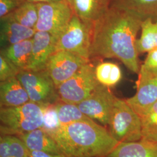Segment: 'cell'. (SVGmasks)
Wrapping results in <instances>:
<instances>
[{"mask_svg":"<svg viewBox=\"0 0 157 157\" xmlns=\"http://www.w3.org/2000/svg\"><path fill=\"white\" fill-rule=\"evenodd\" d=\"M157 76V47L148 52L145 61L140 65L136 84Z\"/></svg>","mask_w":157,"mask_h":157,"instance_id":"obj_26","label":"cell"},{"mask_svg":"<svg viewBox=\"0 0 157 157\" xmlns=\"http://www.w3.org/2000/svg\"><path fill=\"white\" fill-rule=\"evenodd\" d=\"M55 107L61 126L90 118L80 111L77 104L59 100Z\"/></svg>","mask_w":157,"mask_h":157,"instance_id":"obj_25","label":"cell"},{"mask_svg":"<svg viewBox=\"0 0 157 157\" xmlns=\"http://www.w3.org/2000/svg\"><path fill=\"white\" fill-rule=\"evenodd\" d=\"M90 61L72 52L56 51L50 57L45 70L58 87Z\"/></svg>","mask_w":157,"mask_h":157,"instance_id":"obj_10","label":"cell"},{"mask_svg":"<svg viewBox=\"0 0 157 157\" xmlns=\"http://www.w3.org/2000/svg\"><path fill=\"white\" fill-rule=\"evenodd\" d=\"M95 67L91 61L81 67L72 78L58 87L60 100L78 104L88 98L100 84L96 78Z\"/></svg>","mask_w":157,"mask_h":157,"instance_id":"obj_5","label":"cell"},{"mask_svg":"<svg viewBox=\"0 0 157 157\" xmlns=\"http://www.w3.org/2000/svg\"><path fill=\"white\" fill-rule=\"evenodd\" d=\"M28 1L33 2L34 3H44V2H57L63 0H28Z\"/></svg>","mask_w":157,"mask_h":157,"instance_id":"obj_31","label":"cell"},{"mask_svg":"<svg viewBox=\"0 0 157 157\" xmlns=\"http://www.w3.org/2000/svg\"><path fill=\"white\" fill-rule=\"evenodd\" d=\"M135 95L126 100L140 117L157 101V76L136 84Z\"/></svg>","mask_w":157,"mask_h":157,"instance_id":"obj_13","label":"cell"},{"mask_svg":"<svg viewBox=\"0 0 157 157\" xmlns=\"http://www.w3.org/2000/svg\"><path fill=\"white\" fill-rule=\"evenodd\" d=\"M43 107L30 101L19 107H1V134L18 136L41 128Z\"/></svg>","mask_w":157,"mask_h":157,"instance_id":"obj_3","label":"cell"},{"mask_svg":"<svg viewBox=\"0 0 157 157\" xmlns=\"http://www.w3.org/2000/svg\"><path fill=\"white\" fill-rule=\"evenodd\" d=\"M141 34L136 41L139 54L149 52L157 47V22L151 19L143 20L141 25Z\"/></svg>","mask_w":157,"mask_h":157,"instance_id":"obj_20","label":"cell"},{"mask_svg":"<svg viewBox=\"0 0 157 157\" xmlns=\"http://www.w3.org/2000/svg\"><path fill=\"white\" fill-rule=\"evenodd\" d=\"M109 132L119 143L141 140V121L126 100L117 98L108 124Z\"/></svg>","mask_w":157,"mask_h":157,"instance_id":"obj_4","label":"cell"},{"mask_svg":"<svg viewBox=\"0 0 157 157\" xmlns=\"http://www.w3.org/2000/svg\"><path fill=\"white\" fill-rule=\"evenodd\" d=\"M17 136L22 140L29 150L63 154L56 141L44 129H35Z\"/></svg>","mask_w":157,"mask_h":157,"instance_id":"obj_16","label":"cell"},{"mask_svg":"<svg viewBox=\"0 0 157 157\" xmlns=\"http://www.w3.org/2000/svg\"><path fill=\"white\" fill-rule=\"evenodd\" d=\"M56 39L51 34L36 31L33 37L31 56L26 70H45L51 56L56 51Z\"/></svg>","mask_w":157,"mask_h":157,"instance_id":"obj_11","label":"cell"},{"mask_svg":"<svg viewBox=\"0 0 157 157\" xmlns=\"http://www.w3.org/2000/svg\"><path fill=\"white\" fill-rule=\"evenodd\" d=\"M74 14L84 22L93 25L110 7L111 0H65Z\"/></svg>","mask_w":157,"mask_h":157,"instance_id":"obj_12","label":"cell"},{"mask_svg":"<svg viewBox=\"0 0 157 157\" xmlns=\"http://www.w3.org/2000/svg\"><path fill=\"white\" fill-rule=\"evenodd\" d=\"M48 133L67 157H106L119 143L91 118Z\"/></svg>","mask_w":157,"mask_h":157,"instance_id":"obj_2","label":"cell"},{"mask_svg":"<svg viewBox=\"0 0 157 157\" xmlns=\"http://www.w3.org/2000/svg\"><path fill=\"white\" fill-rule=\"evenodd\" d=\"M21 71L11 61L0 54V82L17 77Z\"/></svg>","mask_w":157,"mask_h":157,"instance_id":"obj_28","label":"cell"},{"mask_svg":"<svg viewBox=\"0 0 157 157\" xmlns=\"http://www.w3.org/2000/svg\"><path fill=\"white\" fill-rule=\"evenodd\" d=\"M34 29L23 26L8 16L0 18L1 48L18 43L33 37L36 33Z\"/></svg>","mask_w":157,"mask_h":157,"instance_id":"obj_14","label":"cell"},{"mask_svg":"<svg viewBox=\"0 0 157 157\" xmlns=\"http://www.w3.org/2000/svg\"><path fill=\"white\" fill-rule=\"evenodd\" d=\"M6 16L23 26L35 29L39 17L37 4L28 1Z\"/></svg>","mask_w":157,"mask_h":157,"instance_id":"obj_22","label":"cell"},{"mask_svg":"<svg viewBox=\"0 0 157 157\" xmlns=\"http://www.w3.org/2000/svg\"><path fill=\"white\" fill-rule=\"evenodd\" d=\"M93 26L84 22L77 15L73 14L67 26L56 40V51L72 52L90 60Z\"/></svg>","mask_w":157,"mask_h":157,"instance_id":"obj_7","label":"cell"},{"mask_svg":"<svg viewBox=\"0 0 157 157\" xmlns=\"http://www.w3.org/2000/svg\"><path fill=\"white\" fill-rule=\"evenodd\" d=\"M28 148L21 139L14 135H1L0 157H27Z\"/></svg>","mask_w":157,"mask_h":157,"instance_id":"obj_23","label":"cell"},{"mask_svg":"<svg viewBox=\"0 0 157 157\" xmlns=\"http://www.w3.org/2000/svg\"><path fill=\"white\" fill-rule=\"evenodd\" d=\"M26 1L28 0H0V18L8 15Z\"/></svg>","mask_w":157,"mask_h":157,"instance_id":"obj_29","label":"cell"},{"mask_svg":"<svg viewBox=\"0 0 157 157\" xmlns=\"http://www.w3.org/2000/svg\"><path fill=\"white\" fill-rule=\"evenodd\" d=\"M39 17L35 30L51 34L56 40L73 17V11L65 0L37 3Z\"/></svg>","mask_w":157,"mask_h":157,"instance_id":"obj_8","label":"cell"},{"mask_svg":"<svg viewBox=\"0 0 157 157\" xmlns=\"http://www.w3.org/2000/svg\"><path fill=\"white\" fill-rule=\"evenodd\" d=\"M110 7L128 12L141 21L157 22V0H111Z\"/></svg>","mask_w":157,"mask_h":157,"instance_id":"obj_17","label":"cell"},{"mask_svg":"<svg viewBox=\"0 0 157 157\" xmlns=\"http://www.w3.org/2000/svg\"><path fill=\"white\" fill-rule=\"evenodd\" d=\"M28 155L30 157H67L65 154H54L46 152L31 150H29Z\"/></svg>","mask_w":157,"mask_h":157,"instance_id":"obj_30","label":"cell"},{"mask_svg":"<svg viewBox=\"0 0 157 157\" xmlns=\"http://www.w3.org/2000/svg\"><path fill=\"white\" fill-rule=\"evenodd\" d=\"M106 157H157V147L143 140L119 143Z\"/></svg>","mask_w":157,"mask_h":157,"instance_id":"obj_18","label":"cell"},{"mask_svg":"<svg viewBox=\"0 0 157 157\" xmlns=\"http://www.w3.org/2000/svg\"><path fill=\"white\" fill-rule=\"evenodd\" d=\"M33 38L1 48V54L21 70H26L31 56Z\"/></svg>","mask_w":157,"mask_h":157,"instance_id":"obj_19","label":"cell"},{"mask_svg":"<svg viewBox=\"0 0 157 157\" xmlns=\"http://www.w3.org/2000/svg\"><path fill=\"white\" fill-rule=\"evenodd\" d=\"M142 21L128 12L109 7L93 26L90 61L117 58L138 74L140 65L136 41Z\"/></svg>","mask_w":157,"mask_h":157,"instance_id":"obj_1","label":"cell"},{"mask_svg":"<svg viewBox=\"0 0 157 157\" xmlns=\"http://www.w3.org/2000/svg\"><path fill=\"white\" fill-rule=\"evenodd\" d=\"M96 78L100 84L111 87L118 84L122 78V73L117 64L100 62L95 67Z\"/></svg>","mask_w":157,"mask_h":157,"instance_id":"obj_21","label":"cell"},{"mask_svg":"<svg viewBox=\"0 0 157 157\" xmlns=\"http://www.w3.org/2000/svg\"><path fill=\"white\" fill-rule=\"evenodd\" d=\"M28 94L30 101L45 106L60 100L58 89L46 70H22L17 76Z\"/></svg>","mask_w":157,"mask_h":157,"instance_id":"obj_6","label":"cell"},{"mask_svg":"<svg viewBox=\"0 0 157 157\" xmlns=\"http://www.w3.org/2000/svg\"><path fill=\"white\" fill-rule=\"evenodd\" d=\"M30 101L28 94L17 77L0 82V106H21Z\"/></svg>","mask_w":157,"mask_h":157,"instance_id":"obj_15","label":"cell"},{"mask_svg":"<svg viewBox=\"0 0 157 157\" xmlns=\"http://www.w3.org/2000/svg\"><path fill=\"white\" fill-rule=\"evenodd\" d=\"M117 98L109 87L100 84L88 98L77 105L89 118L108 125Z\"/></svg>","mask_w":157,"mask_h":157,"instance_id":"obj_9","label":"cell"},{"mask_svg":"<svg viewBox=\"0 0 157 157\" xmlns=\"http://www.w3.org/2000/svg\"><path fill=\"white\" fill-rule=\"evenodd\" d=\"M155 146H156V147H157V144H155Z\"/></svg>","mask_w":157,"mask_h":157,"instance_id":"obj_32","label":"cell"},{"mask_svg":"<svg viewBox=\"0 0 157 157\" xmlns=\"http://www.w3.org/2000/svg\"><path fill=\"white\" fill-rule=\"evenodd\" d=\"M61 126L55 104L44 106L41 129H44L47 132H50L58 129Z\"/></svg>","mask_w":157,"mask_h":157,"instance_id":"obj_27","label":"cell"},{"mask_svg":"<svg viewBox=\"0 0 157 157\" xmlns=\"http://www.w3.org/2000/svg\"><path fill=\"white\" fill-rule=\"evenodd\" d=\"M141 140L157 144V101L140 117Z\"/></svg>","mask_w":157,"mask_h":157,"instance_id":"obj_24","label":"cell"},{"mask_svg":"<svg viewBox=\"0 0 157 157\" xmlns=\"http://www.w3.org/2000/svg\"><path fill=\"white\" fill-rule=\"evenodd\" d=\"M29 157V155H28V157Z\"/></svg>","mask_w":157,"mask_h":157,"instance_id":"obj_33","label":"cell"}]
</instances>
